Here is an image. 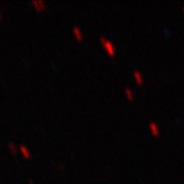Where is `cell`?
<instances>
[{
  "label": "cell",
  "mask_w": 184,
  "mask_h": 184,
  "mask_svg": "<svg viewBox=\"0 0 184 184\" xmlns=\"http://www.w3.org/2000/svg\"><path fill=\"white\" fill-rule=\"evenodd\" d=\"M183 12H184V7H183Z\"/></svg>",
  "instance_id": "1"
}]
</instances>
